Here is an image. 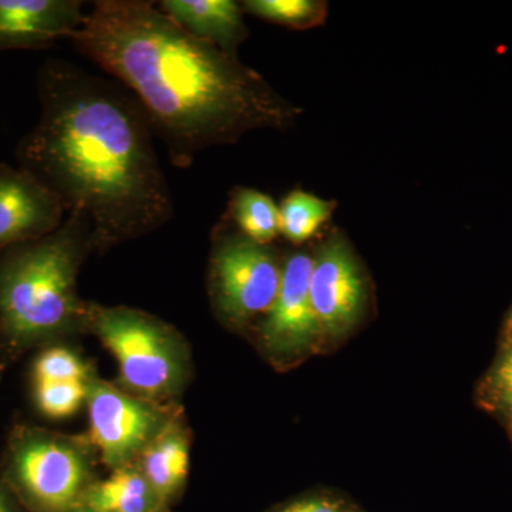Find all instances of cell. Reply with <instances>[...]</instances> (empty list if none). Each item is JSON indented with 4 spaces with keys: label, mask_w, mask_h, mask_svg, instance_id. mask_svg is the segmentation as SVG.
I'll return each mask as SVG.
<instances>
[{
    "label": "cell",
    "mask_w": 512,
    "mask_h": 512,
    "mask_svg": "<svg viewBox=\"0 0 512 512\" xmlns=\"http://www.w3.org/2000/svg\"><path fill=\"white\" fill-rule=\"evenodd\" d=\"M69 40L133 92L178 168L248 131L284 130L299 113L238 56L195 39L154 2L97 0Z\"/></svg>",
    "instance_id": "1"
},
{
    "label": "cell",
    "mask_w": 512,
    "mask_h": 512,
    "mask_svg": "<svg viewBox=\"0 0 512 512\" xmlns=\"http://www.w3.org/2000/svg\"><path fill=\"white\" fill-rule=\"evenodd\" d=\"M40 117L19 144L20 167L82 214L106 251L157 231L174 214L153 128L137 101L80 67L49 60L37 77Z\"/></svg>",
    "instance_id": "2"
},
{
    "label": "cell",
    "mask_w": 512,
    "mask_h": 512,
    "mask_svg": "<svg viewBox=\"0 0 512 512\" xmlns=\"http://www.w3.org/2000/svg\"><path fill=\"white\" fill-rule=\"evenodd\" d=\"M82 214H67L52 234L6 249L0 259V330L15 348H29L86 328L77 275L92 251Z\"/></svg>",
    "instance_id": "3"
},
{
    "label": "cell",
    "mask_w": 512,
    "mask_h": 512,
    "mask_svg": "<svg viewBox=\"0 0 512 512\" xmlns=\"http://www.w3.org/2000/svg\"><path fill=\"white\" fill-rule=\"evenodd\" d=\"M86 328L114 356L121 382L137 397L158 403L180 392L188 362L183 339L170 325L127 306L89 303Z\"/></svg>",
    "instance_id": "4"
},
{
    "label": "cell",
    "mask_w": 512,
    "mask_h": 512,
    "mask_svg": "<svg viewBox=\"0 0 512 512\" xmlns=\"http://www.w3.org/2000/svg\"><path fill=\"white\" fill-rule=\"evenodd\" d=\"M8 480L32 512L77 511L92 485L83 448L42 430H22L13 439Z\"/></svg>",
    "instance_id": "5"
},
{
    "label": "cell",
    "mask_w": 512,
    "mask_h": 512,
    "mask_svg": "<svg viewBox=\"0 0 512 512\" xmlns=\"http://www.w3.org/2000/svg\"><path fill=\"white\" fill-rule=\"evenodd\" d=\"M284 265L268 245L242 232L217 231L208 272L215 311L231 325L244 326L271 311Z\"/></svg>",
    "instance_id": "6"
},
{
    "label": "cell",
    "mask_w": 512,
    "mask_h": 512,
    "mask_svg": "<svg viewBox=\"0 0 512 512\" xmlns=\"http://www.w3.org/2000/svg\"><path fill=\"white\" fill-rule=\"evenodd\" d=\"M87 406L89 441L113 470L128 466L173 420L158 403L97 379L87 383Z\"/></svg>",
    "instance_id": "7"
},
{
    "label": "cell",
    "mask_w": 512,
    "mask_h": 512,
    "mask_svg": "<svg viewBox=\"0 0 512 512\" xmlns=\"http://www.w3.org/2000/svg\"><path fill=\"white\" fill-rule=\"evenodd\" d=\"M311 302L323 335L340 338L365 312V275L342 238L329 239L313 256Z\"/></svg>",
    "instance_id": "8"
},
{
    "label": "cell",
    "mask_w": 512,
    "mask_h": 512,
    "mask_svg": "<svg viewBox=\"0 0 512 512\" xmlns=\"http://www.w3.org/2000/svg\"><path fill=\"white\" fill-rule=\"evenodd\" d=\"M312 266L308 252H295L285 262L278 296L259 330V338L274 355L308 352L323 336L309 292Z\"/></svg>",
    "instance_id": "9"
},
{
    "label": "cell",
    "mask_w": 512,
    "mask_h": 512,
    "mask_svg": "<svg viewBox=\"0 0 512 512\" xmlns=\"http://www.w3.org/2000/svg\"><path fill=\"white\" fill-rule=\"evenodd\" d=\"M64 215L62 201L35 175L0 164V251L52 234Z\"/></svg>",
    "instance_id": "10"
},
{
    "label": "cell",
    "mask_w": 512,
    "mask_h": 512,
    "mask_svg": "<svg viewBox=\"0 0 512 512\" xmlns=\"http://www.w3.org/2000/svg\"><path fill=\"white\" fill-rule=\"evenodd\" d=\"M86 18L77 0H0V52L69 39Z\"/></svg>",
    "instance_id": "11"
},
{
    "label": "cell",
    "mask_w": 512,
    "mask_h": 512,
    "mask_svg": "<svg viewBox=\"0 0 512 512\" xmlns=\"http://www.w3.org/2000/svg\"><path fill=\"white\" fill-rule=\"evenodd\" d=\"M158 8L195 39L229 55L237 56L249 35L245 10L234 0H164Z\"/></svg>",
    "instance_id": "12"
},
{
    "label": "cell",
    "mask_w": 512,
    "mask_h": 512,
    "mask_svg": "<svg viewBox=\"0 0 512 512\" xmlns=\"http://www.w3.org/2000/svg\"><path fill=\"white\" fill-rule=\"evenodd\" d=\"M137 460L138 470L168 503L183 487L190 468V444L180 424L171 420Z\"/></svg>",
    "instance_id": "13"
},
{
    "label": "cell",
    "mask_w": 512,
    "mask_h": 512,
    "mask_svg": "<svg viewBox=\"0 0 512 512\" xmlns=\"http://www.w3.org/2000/svg\"><path fill=\"white\" fill-rule=\"evenodd\" d=\"M82 507L101 512H165L167 501L148 483L138 467L116 468L106 480L92 484Z\"/></svg>",
    "instance_id": "14"
},
{
    "label": "cell",
    "mask_w": 512,
    "mask_h": 512,
    "mask_svg": "<svg viewBox=\"0 0 512 512\" xmlns=\"http://www.w3.org/2000/svg\"><path fill=\"white\" fill-rule=\"evenodd\" d=\"M228 214L239 232L256 244L269 245L279 234V207L269 195L254 188L237 187L229 200Z\"/></svg>",
    "instance_id": "15"
},
{
    "label": "cell",
    "mask_w": 512,
    "mask_h": 512,
    "mask_svg": "<svg viewBox=\"0 0 512 512\" xmlns=\"http://www.w3.org/2000/svg\"><path fill=\"white\" fill-rule=\"evenodd\" d=\"M336 202L326 201L302 190H293L279 205V229L288 241L302 244L332 217Z\"/></svg>",
    "instance_id": "16"
},
{
    "label": "cell",
    "mask_w": 512,
    "mask_h": 512,
    "mask_svg": "<svg viewBox=\"0 0 512 512\" xmlns=\"http://www.w3.org/2000/svg\"><path fill=\"white\" fill-rule=\"evenodd\" d=\"M241 5L256 18L296 30L322 25L328 13V3L318 0H247Z\"/></svg>",
    "instance_id": "17"
},
{
    "label": "cell",
    "mask_w": 512,
    "mask_h": 512,
    "mask_svg": "<svg viewBox=\"0 0 512 512\" xmlns=\"http://www.w3.org/2000/svg\"><path fill=\"white\" fill-rule=\"evenodd\" d=\"M87 382L33 383L39 412L47 419L62 420L73 416L87 402Z\"/></svg>",
    "instance_id": "18"
},
{
    "label": "cell",
    "mask_w": 512,
    "mask_h": 512,
    "mask_svg": "<svg viewBox=\"0 0 512 512\" xmlns=\"http://www.w3.org/2000/svg\"><path fill=\"white\" fill-rule=\"evenodd\" d=\"M33 383L87 382L89 367L72 350L52 346L36 357L32 367Z\"/></svg>",
    "instance_id": "19"
},
{
    "label": "cell",
    "mask_w": 512,
    "mask_h": 512,
    "mask_svg": "<svg viewBox=\"0 0 512 512\" xmlns=\"http://www.w3.org/2000/svg\"><path fill=\"white\" fill-rule=\"evenodd\" d=\"M275 512H352L343 501L330 497H309L293 501Z\"/></svg>",
    "instance_id": "20"
},
{
    "label": "cell",
    "mask_w": 512,
    "mask_h": 512,
    "mask_svg": "<svg viewBox=\"0 0 512 512\" xmlns=\"http://www.w3.org/2000/svg\"><path fill=\"white\" fill-rule=\"evenodd\" d=\"M495 386L505 402L512 406V350L495 370Z\"/></svg>",
    "instance_id": "21"
},
{
    "label": "cell",
    "mask_w": 512,
    "mask_h": 512,
    "mask_svg": "<svg viewBox=\"0 0 512 512\" xmlns=\"http://www.w3.org/2000/svg\"><path fill=\"white\" fill-rule=\"evenodd\" d=\"M0 512H16L8 493L0 487Z\"/></svg>",
    "instance_id": "22"
},
{
    "label": "cell",
    "mask_w": 512,
    "mask_h": 512,
    "mask_svg": "<svg viewBox=\"0 0 512 512\" xmlns=\"http://www.w3.org/2000/svg\"><path fill=\"white\" fill-rule=\"evenodd\" d=\"M74 512H101V511L92 510V508H87V507H80L79 510L74 511Z\"/></svg>",
    "instance_id": "23"
},
{
    "label": "cell",
    "mask_w": 512,
    "mask_h": 512,
    "mask_svg": "<svg viewBox=\"0 0 512 512\" xmlns=\"http://www.w3.org/2000/svg\"><path fill=\"white\" fill-rule=\"evenodd\" d=\"M510 328L512 329V313H511V318H510Z\"/></svg>",
    "instance_id": "24"
}]
</instances>
